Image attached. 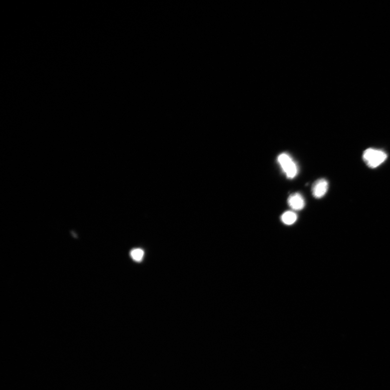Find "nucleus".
Returning <instances> with one entry per match:
<instances>
[{"mask_svg": "<svg viewBox=\"0 0 390 390\" xmlns=\"http://www.w3.org/2000/svg\"><path fill=\"white\" fill-rule=\"evenodd\" d=\"M297 220L296 214L291 211H288L284 213L281 216V221L286 225H292Z\"/></svg>", "mask_w": 390, "mask_h": 390, "instance_id": "obj_5", "label": "nucleus"}, {"mask_svg": "<svg viewBox=\"0 0 390 390\" xmlns=\"http://www.w3.org/2000/svg\"><path fill=\"white\" fill-rule=\"evenodd\" d=\"M387 155L384 151L369 148L363 152L362 159L367 166L371 169L378 167L387 159Z\"/></svg>", "mask_w": 390, "mask_h": 390, "instance_id": "obj_1", "label": "nucleus"}, {"mask_svg": "<svg viewBox=\"0 0 390 390\" xmlns=\"http://www.w3.org/2000/svg\"><path fill=\"white\" fill-rule=\"evenodd\" d=\"M277 162L280 164L283 173L289 179H292L298 173V168L296 164L288 154H280L277 157Z\"/></svg>", "mask_w": 390, "mask_h": 390, "instance_id": "obj_2", "label": "nucleus"}, {"mask_svg": "<svg viewBox=\"0 0 390 390\" xmlns=\"http://www.w3.org/2000/svg\"><path fill=\"white\" fill-rule=\"evenodd\" d=\"M288 203L289 207L294 210H302L305 205L303 197L299 193L290 195L288 198Z\"/></svg>", "mask_w": 390, "mask_h": 390, "instance_id": "obj_4", "label": "nucleus"}, {"mask_svg": "<svg viewBox=\"0 0 390 390\" xmlns=\"http://www.w3.org/2000/svg\"><path fill=\"white\" fill-rule=\"evenodd\" d=\"M144 254V251L139 248L132 250L130 253L132 259L137 262H140L142 260Z\"/></svg>", "mask_w": 390, "mask_h": 390, "instance_id": "obj_6", "label": "nucleus"}, {"mask_svg": "<svg viewBox=\"0 0 390 390\" xmlns=\"http://www.w3.org/2000/svg\"><path fill=\"white\" fill-rule=\"evenodd\" d=\"M328 189V182L324 178L317 180L312 187V194L316 198H321L324 196Z\"/></svg>", "mask_w": 390, "mask_h": 390, "instance_id": "obj_3", "label": "nucleus"}]
</instances>
